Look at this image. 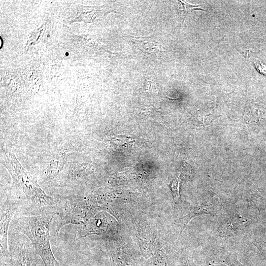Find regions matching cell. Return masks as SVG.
<instances>
[{
  "instance_id": "9c48e42d",
  "label": "cell",
  "mask_w": 266,
  "mask_h": 266,
  "mask_svg": "<svg viewBox=\"0 0 266 266\" xmlns=\"http://www.w3.org/2000/svg\"><path fill=\"white\" fill-rule=\"evenodd\" d=\"M93 168L90 166H80L72 169L69 173L71 178H77L89 175L93 172Z\"/></svg>"
},
{
  "instance_id": "52a82bcc",
  "label": "cell",
  "mask_w": 266,
  "mask_h": 266,
  "mask_svg": "<svg viewBox=\"0 0 266 266\" xmlns=\"http://www.w3.org/2000/svg\"><path fill=\"white\" fill-rule=\"evenodd\" d=\"M244 221L239 216L231 217L219 228V234L223 237L236 235L244 228Z\"/></svg>"
},
{
  "instance_id": "7a4b0ae2",
  "label": "cell",
  "mask_w": 266,
  "mask_h": 266,
  "mask_svg": "<svg viewBox=\"0 0 266 266\" xmlns=\"http://www.w3.org/2000/svg\"><path fill=\"white\" fill-rule=\"evenodd\" d=\"M53 212L34 215H19L15 218L18 230L30 239L35 252L44 266H61L55 258L50 246V231Z\"/></svg>"
},
{
  "instance_id": "30bf717a",
  "label": "cell",
  "mask_w": 266,
  "mask_h": 266,
  "mask_svg": "<svg viewBox=\"0 0 266 266\" xmlns=\"http://www.w3.org/2000/svg\"><path fill=\"white\" fill-rule=\"evenodd\" d=\"M166 263L164 257L161 254L156 255L152 259L151 266H166Z\"/></svg>"
},
{
  "instance_id": "8fae6325",
  "label": "cell",
  "mask_w": 266,
  "mask_h": 266,
  "mask_svg": "<svg viewBox=\"0 0 266 266\" xmlns=\"http://www.w3.org/2000/svg\"><path fill=\"white\" fill-rule=\"evenodd\" d=\"M179 2L181 4L183 8L181 11H183L184 13H186V14H187L190 11H192L194 10H196L197 9H200V8H198L200 6L199 5H191L189 3H187L185 1H179Z\"/></svg>"
},
{
  "instance_id": "7c38bea8",
  "label": "cell",
  "mask_w": 266,
  "mask_h": 266,
  "mask_svg": "<svg viewBox=\"0 0 266 266\" xmlns=\"http://www.w3.org/2000/svg\"><path fill=\"white\" fill-rule=\"evenodd\" d=\"M180 181L177 178L173 179L171 182V188L174 194V197L176 199L179 198V188Z\"/></svg>"
},
{
  "instance_id": "277c9868",
  "label": "cell",
  "mask_w": 266,
  "mask_h": 266,
  "mask_svg": "<svg viewBox=\"0 0 266 266\" xmlns=\"http://www.w3.org/2000/svg\"><path fill=\"white\" fill-rule=\"evenodd\" d=\"M21 204L16 199L7 197L0 203V258L9 256L8 246V232L10 222L14 214L21 210Z\"/></svg>"
},
{
  "instance_id": "5b68a950",
  "label": "cell",
  "mask_w": 266,
  "mask_h": 266,
  "mask_svg": "<svg viewBox=\"0 0 266 266\" xmlns=\"http://www.w3.org/2000/svg\"><path fill=\"white\" fill-rule=\"evenodd\" d=\"M10 255L0 259V266H31L35 251L32 245L21 242L12 244L9 248Z\"/></svg>"
},
{
  "instance_id": "ba28073f",
  "label": "cell",
  "mask_w": 266,
  "mask_h": 266,
  "mask_svg": "<svg viewBox=\"0 0 266 266\" xmlns=\"http://www.w3.org/2000/svg\"><path fill=\"white\" fill-rule=\"evenodd\" d=\"M213 208L212 205L208 203L202 204L195 207L186 216L180 218L177 221L181 226L180 233H182V231L187 226L188 223L194 217L202 214H210L213 212Z\"/></svg>"
},
{
  "instance_id": "3957f363",
  "label": "cell",
  "mask_w": 266,
  "mask_h": 266,
  "mask_svg": "<svg viewBox=\"0 0 266 266\" xmlns=\"http://www.w3.org/2000/svg\"><path fill=\"white\" fill-rule=\"evenodd\" d=\"M96 207L84 198H65L55 200V230L58 233L66 225H82L92 216Z\"/></svg>"
},
{
  "instance_id": "6da1fadb",
  "label": "cell",
  "mask_w": 266,
  "mask_h": 266,
  "mask_svg": "<svg viewBox=\"0 0 266 266\" xmlns=\"http://www.w3.org/2000/svg\"><path fill=\"white\" fill-rule=\"evenodd\" d=\"M3 160L13 184L26 197L27 202L24 207L26 208L24 211L28 212L26 215L53 212L55 200L45 193L34 177L21 165L14 154L10 151L5 153Z\"/></svg>"
},
{
  "instance_id": "8992f818",
  "label": "cell",
  "mask_w": 266,
  "mask_h": 266,
  "mask_svg": "<svg viewBox=\"0 0 266 266\" xmlns=\"http://www.w3.org/2000/svg\"><path fill=\"white\" fill-rule=\"evenodd\" d=\"M109 226L107 215L104 213H98L90 218L75 234L74 240L82 238L88 235L101 234L106 233Z\"/></svg>"
}]
</instances>
